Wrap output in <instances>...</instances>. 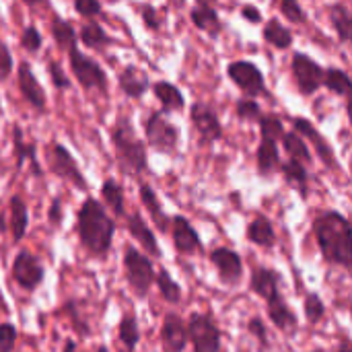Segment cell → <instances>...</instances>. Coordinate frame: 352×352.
Listing matches in <instances>:
<instances>
[{
    "label": "cell",
    "instance_id": "obj_1",
    "mask_svg": "<svg viewBox=\"0 0 352 352\" xmlns=\"http://www.w3.org/2000/svg\"><path fill=\"white\" fill-rule=\"evenodd\" d=\"M314 233L320 243L322 256L342 266L344 270H351L352 266V245H351V223L346 217L334 210H326L314 219Z\"/></svg>",
    "mask_w": 352,
    "mask_h": 352
},
{
    "label": "cell",
    "instance_id": "obj_2",
    "mask_svg": "<svg viewBox=\"0 0 352 352\" xmlns=\"http://www.w3.org/2000/svg\"><path fill=\"white\" fill-rule=\"evenodd\" d=\"M113 231L116 225L107 217L105 208L93 198L85 200L78 210V237L82 248L91 256H105L111 248Z\"/></svg>",
    "mask_w": 352,
    "mask_h": 352
},
{
    "label": "cell",
    "instance_id": "obj_3",
    "mask_svg": "<svg viewBox=\"0 0 352 352\" xmlns=\"http://www.w3.org/2000/svg\"><path fill=\"white\" fill-rule=\"evenodd\" d=\"M111 142L122 171H126L128 175H140L148 169L144 142L136 136L134 126L126 116H120L116 126L111 128Z\"/></svg>",
    "mask_w": 352,
    "mask_h": 352
},
{
    "label": "cell",
    "instance_id": "obj_4",
    "mask_svg": "<svg viewBox=\"0 0 352 352\" xmlns=\"http://www.w3.org/2000/svg\"><path fill=\"white\" fill-rule=\"evenodd\" d=\"M260 132H262V142L258 148V171L262 175H270L280 167L278 140L285 134V126L276 116H262Z\"/></svg>",
    "mask_w": 352,
    "mask_h": 352
},
{
    "label": "cell",
    "instance_id": "obj_5",
    "mask_svg": "<svg viewBox=\"0 0 352 352\" xmlns=\"http://www.w3.org/2000/svg\"><path fill=\"white\" fill-rule=\"evenodd\" d=\"M124 268H126V278H128L132 291L138 297H146V293L151 291V287L155 283V270H153L151 260L144 254H140L138 250L128 248L126 256H124Z\"/></svg>",
    "mask_w": 352,
    "mask_h": 352
},
{
    "label": "cell",
    "instance_id": "obj_6",
    "mask_svg": "<svg viewBox=\"0 0 352 352\" xmlns=\"http://www.w3.org/2000/svg\"><path fill=\"white\" fill-rule=\"evenodd\" d=\"M188 338L194 344V352H221V330L212 318L204 314H194L188 322Z\"/></svg>",
    "mask_w": 352,
    "mask_h": 352
},
{
    "label": "cell",
    "instance_id": "obj_7",
    "mask_svg": "<svg viewBox=\"0 0 352 352\" xmlns=\"http://www.w3.org/2000/svg\"><path fill=\"white\" fill-rule=\"evenodd\" d=\"M68 58H70L72 72H74V76H76V80L80 82L82 89H87V91H91V89L107 91V74L103 72V68L93 58L80 54L76 47H72L68 52Z\"/></svg>",
    "mask_w": 352,
    "mask_h": 352
},
{
    "label": "cell",
    "instance_id": "obj_8",
    "mask_svg": "<svg viewBox=\"0 0 352 352\" xmlns=\"http://www.w3.org/2000/svg\"><path fill=\"white\" fill-rule=\"evenodd\" d=\"M146 140L153 148H157L159 153H173L177 148L179 142V132L177 128L165 120V116L161 111H155L148 116L146 120Z\"/></svg>",
    "mask_w": 352,
    "mask_h": 352
},
{
    "label": "cell",
    "instance_id": "obj_9",
    "mask_svg": "<svg viewBox=\"0 0 352 352\" xmlns=\"http://www.w3.org/2000/svg\"><path fill=\"white\" fill-rule=\"evenodd\" d=\"M227 74L248 95V99H256L258 95L266 93L264 74L260 72V68L254 62H248V60L231 62L227 68Z\"/></svg>",
    "mask_w": 352,
    "mask_h": 352
},
{
    "label": "cell",
    "instance_id": "obj_10",
    "mask_svg": "<svg viewBox=\"0 0 352 352\" xmlns=\"http://www.w3.org/2000/svg\"><path fill=\"white\" fill-rule=\"evenodd\" d=\"M293 74L303 95H314L324 82V68L305 54L293 56Z\"/></svg>",
    "mask_w": 352,
    "mask_h": 352
},
{
    "label": "cell",
    "instance_id": "obj_11",
    "mask_svg": "<svg viewBox=\"0 0 352 352\" xmlns=\"http://www.w3.org/2000/svg\"><path fill=\"white\" fill-rule=\"evenodd\" d=\"M47 159H50L52 171H54L58 177H62V179L74 184L78 190H87V182H85V177H82V173H80L76 161L72 159V155H70L62 144H52V146L47 148Z\"/></svg>",
    "mask_w": 352,
    "mask_h": 352
},
{
    "label": "cell",
    "instance_id": "obj_12",
    "mask_svg": "<svg viewBox=\"0 0 352 352\" xmlns=\"http://www.w3.org/2000/svg\"><path fill=\"white\" fill-rule=\"evenodd\" d=\"M190 118H192V124H194V128L200 134V140L204 144H212L223 136V126L217 118V111L210 105L194 103L190 109Z\"/></svg>",
    "mask_w": 352,
    "mask_h": 352
},
{
    "label": "cell",
    "instance_id": "obj_13",
    "mask_svg": "<svg viewBox=\"0 0 352 352\" xmlns=\"http://www.w3.org/2000/svg\"><path fill=\"white\" fill-rule=\"evenodd\" d=\"M12 276L16 285L25 291H35L43 280V266L29 252H19L12 264Z\"/></svg>",
    "mask_w": 352,
    "mask_h": 352
},
{
    "label": "cell",
    "instance_id": "obj_14",
    "mask_svg": "<svg viewBox=\"0 0 352 352\" xmlns=\"http://www.w3.org/2000/svg\"><path fill=\"white\" fill-rule=\"evenodd\" d=\"M210 260L212 264L217 266L219 270V276L223 283L227 285H233L241 278L243 274V264H241V256L233 250H227V248H217L212 254H210Z\"/></svg>",
    "mask_w": 352,
    "mask_h": 352
},
{
    "label": "cell",
    "instance_id": "obj_15",
    "mask_svg": "<svg viewBox=\"0 0 352 352\" xmlns=\"http://www.w3.org/2000/svg\"><path fill=\"white\" fill-rule=\"evenodd\" d=\"M161 342L165 352H184L188 344V332L186 324L179 316L167 314L161 326Z\"/></svg>",
    "mask_w": 352,
    "mask_h": 352
},
{
    "label": "cell",
    "instance_id": "obj_16",
    "mask_svg": "<svg viewBox=\"0 0 352 352\" xmlns=\"http://www.w3.org/2000/svg\"><path fill=\"white\" fill-rule=\"evenodd\" d=\"M19 89L23 93V97L27 99V103L31 107H35L37 111L45 109V91L41 89V85L37 82L31 66L27 62H23L19 66Z\"/></svg>",
    "mask_w": 352,
    "mask_h": 352
},
{
    "label": "cell",
    "instance_id": "obj_17",
    "mask_svg": "<svg viewBox=\"0 0 352 352\" xmlns=\"http://www.w3.org/2000/svg\"><path fill=\"white\" fill-rule=\"evenodd\" d=\"M171 233H173V243L179 254H196L200 250V237L194 231V227L188 223L184 217H173L171 221Z\"/></svg>",
    "mask_w": 352,
    "mask_h": 352
},
{
    "label": "cell",
    "instance_id": "obj_18",
    "mask_svg": "<svg viewBox=\"0 0 352 352\" xmlns=\"http://www.w3.org/2000/svg\"><path fill=\"white\" fill-rule=\"evenodd\" d=\"M278 280H280V274L270 270V268H256L254 274H252V283H250V289L260 295L262 299H266L268 303L278 299L280 297V291H278Z\"/></svg>",
    "mask_w": 352,
    "mask_h": 352
},
{
    "label": "cell",
    "instance_id": "obj_19",
    "mask_svg": "<svg viewBox=\"0 0 352 352\" xmlns=\"http://www.w3.org/2000/svg\"><path fill=\"white\" fill-rule=\"evenodd\" d=\"M293 128H295V134H297V136H301V138L305 136V138H309V140L316 144V151H318L320 159H322L328 167H334V165H336V159H334V153H332L330 144L318 134V130L314 128V124H311L309 120L295 118V120H293Z\"/></svg>",
    "mask_w": 352,
    "mask_h": 352
},
{
    "label": "cell",
    "instance_id": "obj_20",
    "mask_svg": "<svg viewBox=\"0 0 352 352\" xmlns=\"http://www.w3.org/2000/svg\"><path fill=\"white\" fill-rule=\"evenodd\" d=\"M120 87H122V91H124L128 97L138 99V97H142V95L148 91L151 80H148V76H146L144 70H140L138 66L130 64V66H126V68L122 70V74H120Z\"/></svg>",
    "mask_w": 352,
    "mask_h": 352
},
{
    "label": "cell",
    "instance_id": "obj_21",
    "mask_svg": "<svg viewBox=\"0 0 352 352\" xmlns=\"http://www.w3.org/2000/svg\"><path fill=\"white\" fill-rule=\"evenodd\" d=\"M128 231L138 241V245L144 248L151 256H157V258L161 256V250H159V243L155 239V233L148 229V225L144 223V219L138 212L128 217Z\"/></svg>",
    "mask_w": 352,
    "mask_h": 352
},
{
    "label": "cell",
    "instance_id": "obj_22",
    "mask_svg": "<svg viewBox=\"0 0 352 352\" xmlns=\"http://www.w3.org/2000/svg\"><path fill=\"white\" fill-rule=\"evenodd\" d=\"M190 19H192V23L198 27V29H202V31H206L210 37H217L219 33H221V21H219V16H217V10L210 6V4H206V2H198L194 8H192V12H190Z\"/></svg>",
    "mask_w": 352,
    "mask_h": 352
},
{
    "label": "cell",
    "instance_id": "obj_23",
    "mask_svg": "<svg viewBox=\"0 0 352 352\" xmlns=\"http://www.w3.org/2000/svg\"><path fill=\"white\" fill-rule=\"evenodd\" d=\"M140 200H142L144 208L148 210V214L153 217L157 229H159L161 233H167L171 223H169V219H167V214H165V210H163V206H161L157 194H155L148 186H140Z\"/></svg>",
    "mask_w": 352,
    "mask_h": 352
},
{
    "label": "cell",
    "instance_id": "obj_24",
    "mask_svg": "<svg viewBox=\"0 0 352 352\" xmlns=\"http://www.w3.org/2000/svg\"><path fill=\"white\" fill-rule=\"evenodd\" d=\"M10 231H12V239L21 241L27 233V225H29V214H27V204L23 202L21 196H12L10 198Z\"/></svg>",
    "mask_w": 352,
    "mask_h": 352
},
{
    "label": "cell",
    "instance_id": "obj_25",
    "mask_svg": "<svg viewBox=\"0 0 352 352\" xmlns=\"http://www.w3.org/2000/svg\"><path fill=\"white\" fill-rule=\"evenodd\" d=\"M248 239L256 245H262V248H272L274 241H276V235H274V229H272V223L266 219V217H256L250 227H248Z\"/></svg>",
    "mask_w": 352,
    "mask_h": 352
},
{
    "label": "cell",
    "instance_id": "obj_26",
    "mask_svg": "<svg viewBox=\"0 0 352 352\" xmlns=\"http://www.w3.org/2000/svg\"><path fill=\"white\" fill-rule=\"evenodd\" d=\"M153 91H155L157 99L161 101V105H163L167 111H177V109H184L186 101H184V95H182V91H179L175 85H171V82H167V80H159V82H155Z\"/></svg>",
    "mask_w": 352,
    "mask_h": 352
},
{
    "label": "cell",
    "instance_id": "obj_27",
    "mask_svg": "<svg viewBox=\"0 0 352 352\" xmlns=\"http://www.w3.org/2000/svg\"><path fill=\"white\" fill-rule=\"evenodd\" d=\"M280 140H283V144H285V148H287L291 161H297V163H301V165H305V167L311 165V161H314L311 151H309L307 142H305L301 136H297L295 132H285Z\"/></svg>",
    "mask_w": 352,
    "mask_h": 352
},
{
    "label": "cell",
    "instance_id": "obj_28",
    "mask_svg": "<svg viewBox=\"0 0 352 352\" xmlns=\"http://www.w3.org/2000/svg\"><path fill=\"white\" fill-rule=\"evenodd\" d=\"M278 169L285 173L287 182H289L291 186H295V188L299 190V194L305 198V196H307V192H309V175H307L305 165H301V163H297V161H291V159H289V161H287V163H283Z\"/></svg>",
    "mask_w": 352,
    "mask_h": 352
},
{
    "label": "cell",
    "instance_id": "obj_29",
    "mask_svg": "<svg viewBox=\"0 0 352 352\" xmlns=\"http://www.w3.org/2000/svg\"><path fill=\"white\" fill-rule=\"evenodd\" d=\"M268 314H270L272 324H274L276 328L285 330V332L297 326V316H295L293 309L283 301V297H278V299H274V301L268 303Z\"/></svg>",
    "mask_w": 352,
    "mask_h": 352
},
{
    "label": "cell",
    "instance_id": "obj_30",
    "mask_svg": "<svg viewBox=\"0 0 352 352\" xmlns=\"http://www.w3.org/2000/svg\"><path fill=\"white\" fill-rule=\"evenodd\" d=\"M52 35L64 52H70L72 47H76V33H74L72 25L58 14L52 19Z\"/></svg>",
    "mask_w": 352,
    "mask_h": 352
},
{
    "label": "cell",
    "instance_id": "obj_31",
    "mask_svg": "<svg viewBox=\"0 0 352 352\" xmlns=\"http://www.w3.org/2000/svg\"><path fill=\"white\" fill-rule=\"evenodd\" d=\"M264 39H266L270 45L278 47V50H287V47L293 45V33H291L280 21H276V19H272V21L266 25V29H264Z\"/></svg>",
    "mask_w": 352,
    "mask_h": 352
},
{
    "label": "cell",
    "instance_id": "obj_32",
    "mask_svg": "<svg viewBox=\"0 0 352 352\" xmlns=\"http://www.w3.org/2000/svg\"><path fill=\"white\" fill-rule=\"evenodd\" d=\"M78 37H80V41H82L87 47H95V50H101V47H105V45L109 43L107 33H105L103 27H101L99 23H95V21L85 23L82 29H80V33H78Z\"/></svg>",
    "mask_w": 352,
    "mask_h": 352
},
{
    "label": "cell",
    "instance_id": "obj_33",
    "mask_svg": "<svg viewBox=\"0 0 352 352\" xmlns=\"http://www.w3.org/2000/svg\"><path fill=\"white\" fill-rule=\"evenodd\" d=\"M322 85H326L336 95H342V97H349L351 95V78L340 68H328V70H324V82Z\"/></svg>",
    "mask_w": 352,
    "mask_h": 352
},
{
    "label": "cell",
    "instance_id": "obj_34",
    "mask_svg": "<svg viewBox=\"0 0 352 352\" xmlns=\"http://www.w3.org/2000/svg\"><path fill=\"white\" fill-rule=\"evenodd\" d=\"M101 198L113 210V214H118V217L124 214V190L120 184H116L113 179H107L101 186Z\"/></svg>",
    "mask_w": 352,
    "mask_h": 352
},
{
    "label": "cell",
    "instance_id": "obj_35",
    "mask_svg": "<svg viewBox=\"0 0 352 352\" xmlns=\"http://www.w3.org/2000/svg\"><path fill=\"white\" fill-rule=\"evenodd\" d=\"M330 16H332V25L336 27V33L340 37V41H349L352 37V16L346 10V6L336 4L330 8Z\"/></svg>",
    "mask_w": 352,
    "mask_h": 352
},
{
    "label": "cell",
    "instance_id": "obj_36",
    "mask_svg": "<svg viewBox=\"0 0 352 352\" xmlns=\"http://www.w3.org/2000/svg\"><path fill=\"white\" fill-rule=\"evenodd\" d=\"M14 155H16V161H19L21 167H23L25 159H29L31 161L33 175H41V169L37 167V159H35V146L33 144H27L23 140V134H21L19 126H14Z\"/></svg>",
    "mask_w": 352,
    "mask_h": 352
},
{
    "label": "cell",
    "instance_id": "obj_37",
    "mask_svg": "<svg viewBox=\"0 0 352 352\" xmlns=\"http://www.w3.org/2000/svg\"><path fill=\"white\" fill-rule=\"evenodd\" d=\"M155 280H157V287H159L161 295H163L169 303H179V301H182V289H179V285L169 276L167 270H159V274L155 276Z\"/></svg>",
    "mask_w": 352,
    "mask_h": 352
},
{
    "label": "cell",
    "instance_id": "obj_38",
    "mask_svg": "<svg viewBox=\"0 0 352 352\" xmlns=\"http://www.w3.org/2000/svg\"><path fill=\"white\" fill-rule=\"evenodd\" d=\"M120 340L124 342V346L128 352H134L138 340H140V332H138V324L134 318H124L120 324Z\"/></svg>",
    "mask_w": 352,
    "mask_h": 352
},
{
    "label": "cell",
    "instance_id": "obj_39",
    "mask_svg": "<svg viewBox=\"0 0 352 352\" xmlns=\"http://www.w3.org/2000/svg\"><path fill=\"white\" fill-rule=\"evenodd\" d=\"M324 314H326V307H324L322 299L316 293H309L305 299V318L309 320V324H320Z\"/></svg>",
    "mask_w": 352,
    "mask_h": 352
},
{
    "label": "cell",
    "instance_id": "obj_40",
    "mask_svg": "<svg viewBox=\"0 0 352 352\" xmlns=\"http://www.w3.org/2000/svg\"><path fill=\"white\" fill-rule=\"evenodd\" d=\"M237 118L245 122H254L262 118V109L254 99H239L237 103Z\"/></svg>",
    "mask_w": 352,
    "mask_h": 352
},
{
    "label": "cell",
    "instance_id": "obj_41",
    "mask_svg": "<svg viewBox=\"0 0 352 352\" xmlns=\"http://www.w3.org/2000/svg\"><path fill=\"white\" fill-rule=\"evenodd\" d=\"M21 45H23L27 52H31V54H35V52L41 47V35H39V31H37L33 25L25 27L23 37H21Z\"/></svg>",
    "mask_w": 352,
    "mask_h": 352
},
{
    "label": "cell",
    "instance_id": "obj_42",
    "mask_svg": "<svg viewBox=\"0 0 352 352\" xmlns=\"http://www.w3.org/2000/svg\"><path fill=\"white\" fill-rule=\"evenodd\" d=\"M16 342V330L12 324H0V352H12Z\"/></svg>",
    "mask_w": 352,
    "mask_h": 352
},
{
    "label": "cell",
    "instance_id": "obj_43",
    "mask_svg": "<svg viewBox=\"0 0 352 352\" xmlns=\"http://www.w3.org/2000/svg\"><path fill=\"white\" fill-rule=\"evenodd\" d=\"M280 10L293 23H303L305 21V12H303V8L295 0H283L280 2Z\"/></svg>",
    "mask_w": 352,
    "mask_h": 352
},
{
    "label": "cell",
    "instance_id": "obj_44",
    "mask_svg": "<svg viewBox=\"0 0 352 352\" xmlns=\"http://www.w3.org/2000/svg\"><path fill=\"white\" fill-rule=\"evenodd\" d=\"M47 72H50V78H52L54 87H58V89H68L70 87V80H68L66 72L62 70V66L58 62H50Z\"/></svg>",
    "mask_w": 352,
    "mask_h": 352
},
{
    "label": "cell",
    "instance_id": "obj_45",
    "mask_svg": "<svg viewBox=\"0 0 352 352\" xmlns=\"http://www.w3.org/2000/svg\"><path fill=\"white\" fill-rule=\"evenodd\" d=\"M10 72H12V56L8 45L0 39V80L8 78Z\"/></svg>",
    "mask_w": 352,
    "mask_h": 352
},
{
    "label": "cell",
    "instance_id": "obj_46",
    "mask_svg": "<svg viewBox=\"0 0 352 352\" xmlns=\"http://www.w3.org/2000/svg\"><path fill=\"white\" fill-rule=\"evenodd\" d=\"M74 10L82 16H97L101 12V4L97 0H76Z\"/></svg>",
    "mask_w": 352,
    "mask_h": 352
},
{
    "label": "cell",
    "instance_id": "obj_47",
    "mask_svg": "<svg viewBox=\"0 0 352 352\" xmlns=\"http://www.w3.org/2000/svg\"><path fill=\"white\" fill-rule=\"evenodd\" d=\"M140 10H142L144 25H146L148 29H159V27H161V19H159V14H157L155 6H148V4H144Z\"/></svg>",
    "mask_w": 352,
    "mask_h": 352
},
{
    "label": "cell",
    "instance_id": "obj_48",
    "mask_svg": "<svg viewBox=\"0 0 352 352\" xmlns=\"http://www.w3.org/2000/svg\"><path fill=\"white\" fill-rule=\"evenodd\" d=\"M250 332L260 340V344H262V346H266V328H264L262 320L254 318V320L250 322Z\"/></svg>",
    "mask_w": 352,
    "mask_h": 352
},
{
    "label": "cell",
    "instance_id": "obj_49",
    "mask_svg": "<svg viewBox=\"0 0 352 352\" xmlns=\"http://www.w3.org/2000/svg\"><path fill=\"white\" fill-rule=\"evenodd\" d=\"M50 223L52 225H60L62 223V200L56 198L50 206Z\"/></svg>",
    "mask_w": 352,
    "mask_h": 352
},
{
    "label": "cell",
    "instance_id": "obj_50",
    "mask_svg": "<svg viewBox=\"0 0 352 352\" xmlns=\"http://www.w3.org/2000/svg\"><path fill=\"white\" fill-rule=\"evenodd\" d=\"M241 14L250 21V23H262V12L256 8V6H252V4H248V6H243V10H241Z\"/></svg>",
    "mask_w": 352,
    "mask_h": 352
},
{
    "label": "cell",
    "instance_id": "obj_51",
    "mask_svg": "<svg viewBox=\"0 0 352 352\" xmlns=\"http://www.w3.org/2000/svg\"><path fill=\"white\" fill-rule=\"evenodd\" d=\"M62 352H76V344H74L72 340H66V344H64V351Z\"/></svg>",
    "mask_w": 352,
    "mask_h": 352
},
{
    "label": "cell",
    "instance_id": "obj_52",
    "mask_svg": "<svg viewBox=\"0 0 352 352\" xmlns=\"http://www.w3.org/2000/svg\"><path fill=\"white\" fill-rule=\"evenodd\" d=\"M340 352H351V342H349V338H342V342H340Z\"/></svg>",
    "mask_w": 352,
    "mask_h": 352
},
{
    "label": "cell",
    "instance_id": "obj_53",
    "mask_svg": "<svg viewBox=\"0 0 352 352\" xmlns=\"http://www.w3.org/2000/svg\"><path fill=\"white\" fill-rule=\"evenodd\" d=\"M97 352H107V349H105V346H99V349H97Z\"/></svg>",
    "mask_w": 352,
    "mask_h": 352
},
{
    "label": "cell",
    "instance_id": "obj_54",
    "mask_svg": "<svg viewBox=\"0 0 352 352\" xmlns=\"http://www.w3.org/2000/svg\"><path fill=\"white\" fill-rule=\"evenodd\" d=\"M314 352H324V351H314Z\"/></svg>",
    "mask_w": 352,
    "mask_h": 352
}]
</instances>
